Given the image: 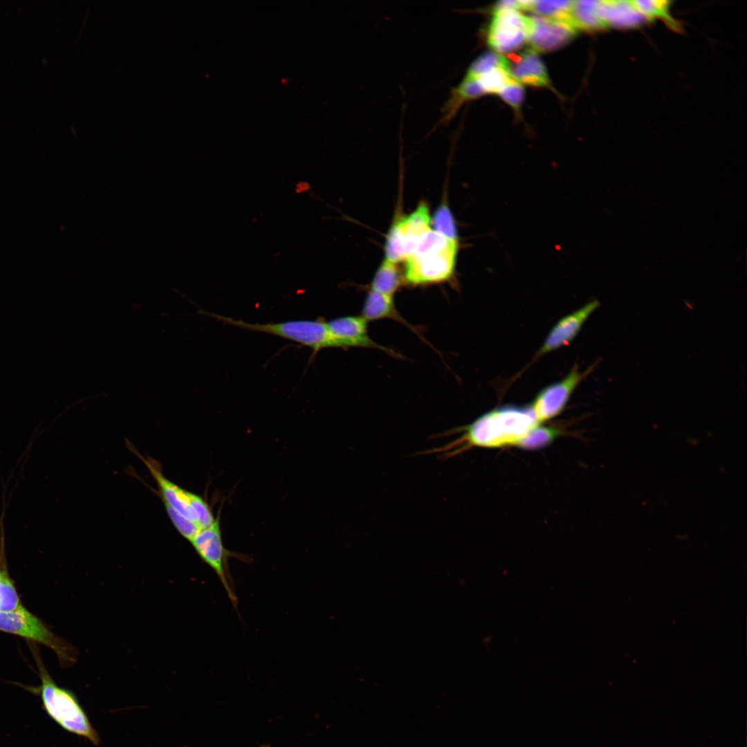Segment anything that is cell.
<instances>
[{
    "label": "cell",
    "instance_id": "obj_8",
    "mask_svg": "<svg viewBox=\"0 0 747 747\" xmlns=\"http://www.w3.org/2000/svg\"><path fill=\"white\" fill-rule=\"evenodd\" d=\"M431 229L428 206L421 202L409 214L399 217L394 222L385 241L391 248L402 252L406 259L418 238Z\"/></svg>",
    "mask_w": 747,
    "mask_h": 747
},
{
    "label": "cell",
    "instance_id": "obj_4",
    "mask_svg": "<svg viewBox=\"0 0 747 747\" xmlns=\"http://www.w3.org/2000/svg\"><path fill=\"white\" fill-rule=\"evenodd\" d=\"M190 542L201 559L215 572L232 606L237 609V598L233 589L228 561L231 557L241 559L244 562L249 559L243 555L232 553L224 546L219 513L210 526L201 529Z\"/></svg>",
    "mask_w": 747,
    "mask_h": 747
},
{
    "label": "cell",
    "instance_id": "obj_22",
    "mask_svg": "<svg viewBox=\"0 0 747 747\" xmlns=\"http://www.w3.org/2000/svg\"><path fill=\"white\" fill-rule=\"evenodd\" d=\"M504 67L508 68L507 57L498 53L486 52L472 62L467 70L466 75L478 77L492 68Z\"/></svg>",
    "mask_w": 747,
    "mask_h": 747
},
{
    "label": "cell",
    "instance_id": "obj_23",
    "mask_svg": "<svg viewBox=\"0 0 747 747\" xmlns=\"http://www.w3.org/2000/svg\"><path fill=\"white\" fill-rule=\"evenodd\" d=\"M474 78L477 80L485 93L497 94H498L502 88L512 80L508 72V68L504 67L492 68Z\"/></svg>",
    "mask_w": 747,
    "mask_h": 747
},
{
    "label": "cell",
    "instance_id": "obj_5",
    "mask_svg": "<svg viewBox=\"0 0 747 747\" xmlns=\"http://www.w3.org/2000/svg\"><path fill=\"white\" fill-rule=\"evenodd\" d=\"M0 630L39 643L52 649L64 664L75 659L74 649L55 636L35 616L23 606L11 611H0Z\"/></svg>",
    "mask_w": 747,
    "mask_h": 747
},
{
    "label": "cell",
    "instance_id": "obj_21",
    "mask_svg": "<svg viewBox=\"0 0 747 747\" xmlns=\"http://www.w3.org/2000/svg\"><path fill=\"white\" fill-rule=\"evenodd\" d=\"M574 1H533L531 8L538 15L569 21Z\"/></svg>",
    "mask_w": 747,
    "mask_h": 747
},
{
    "label": "cell",
    "instance_id": "obj_7",
    "mask_svg": "<svg viewBox=\"0 0 747 747\" xmlns=\"http://www.w3.org/2000/svg\"><path fill=\"white\" fill-rule=\"evenodd\" d=\"M530 17L519 10L496 7L488 30L489 46L499 53H511L528 41Z\"/></svg>",
    "mask_w": 747,
    "mask_h": 747
},
{
    "label": "cell",
    "instance_id": "obj_28",
    "mask_svg": "<svg viewBox=\"0 0 747 747\" xmlns=\"http://www.w3.org/2000/svg\"><path fill=\"white\" fill-rule=\"evenodd\" d=\"M2 578H3V572L2 573L0 572V584H1V581H2Z\"/></svg>",
    "mask_w": 747,
    "mask_h": 747
},
{
    "label": "cell",
    "instance_id": "obj_19",
    "mask_svg": "<svg viewBox=\"0 0 747 747\" xmlns=\"http://www.w3.org/2000/svg\"><path fill=\"white\" fill-rule=\"evenodd\" d=\"M634 8L645 19H658L665 22L670 28H679V23L670 14V5L668 1L647 0L631 1Z\"/></svg>",
    "mask_w": 747,
    "mask_h": 747
},
{
    "label": "cell",
    "instance_id": "obj_20",
    "mask_svg": "<svg viewBox=\"0 0 747 747\" xmlns=\"http://www.w3.org/2000/svg\"><path fill=\"white\" fill-rule=\"evenodd\" d=\"M431 228L447 239L459 242L458 231L454 216L446 204H441L431 216Z\"/></svg>",
    "mask_w": 747,
    "mask_h": 747
},
{
    "label": "cell",
    "instance_id": "obj_14",
    "mask_svg": "<svg viewBox=\"0 0 747 747\" xmlns=\"http://www.w3.org/2000/svg\"><path fill=\"white\" fill-rule=\"evenodd\" d=\"M507 59L509 74L515 81L535 86L550 85L546 67L537 52L532 48Z\"/></svg>",
    "mask_w": 747,
    "mask_h": 747
},
{
    "label": "cell",
    "instance_id": "obj_1",
    "mask_svg": "<svg viewBox=\"0 0 747 747\" xmlns=\"http://www.w3.org/2000/svg\"><path fill=\"white\" fill-rule=\"evenodd\" d=\"M537 425L531 407L505 406L483 414L471 424L434 434L430 439L462 435L438 448L416 454H438L441 460L448 459L472 446L498 447L519 443Z\"/></svg>",
    "mask_w": 747,
    "mask_h": 747
},
{
    "label": "cell",
    "instance_id": "obj_18",
    "mask_svg": "<svg viewBox=\"0 0 747 747\" xmlns=\"http://www.w3.org/2000/svg\"><path fill=\"white\" fill-rule=\"evenodd\" d=\"M400 284L401 275L396 264L385 259L374 276L370 290L393 296Z\"/></svg>",
    "mask_w": 747,
    "mask_h": 747
},
{
    "label": "cell",
    "instance_id": "obj_17",
    "mask_svg": "<svg viewBox=\"0 0 747 747\" xmlns=\"http://www.w3.org/2000/svg\"><path fill=\"white\" fill-rule=\"evenodd\" d=\"M597 1H574L569 21L577 28L597 30L607 28L598 14Z\"/></svg>",
    "mask_w": 747,
    "mask_h": 747
},
{
    "label": "cell",
    "instance_id": "obj_26",
    "mask_svg": "<svg viewBox=\"0 0 747 747\" xmlns=\"http://www.w3.org/2000/svg\"><path fill=\"white\" fill-rule=\"evenodd\" d=\"M558 431L555 428L535 426L521 442V445L527 448H535L544 445L555 437Z\"/></svg>",
    "mask_w": 747,
    "mask_h": 747
},
{
    "label": "cell",
    "instance_id": "obj_3",
    "mask_svg": "<svg viewBox=\"0 0 747 747\" xmlns=\"http://www.w3.org/2000/svg\"><path fill=\"white\" fill-rule=\"evenodd\" d=\"M201 313L230 325L270 334L308 347L313 349V355L324 348L335 347L327 322L321 320H290L278 323L259 324L249 323L205 311Z\"/></svg>",
    "mask_w": 747,
    "mask_h": 747
},
{
    "label": "cell",
    "instance_id": "obj_27",
    "mask_svg": "<svg viewBox=\"0 0 747 747\" xmlns=\"http://www.w3.org/2000/svg\"><path fill=\"white\" fill-rule=\"evenodd\" d=\"M498 94L506 103L518 111L524 99V89L521 84L512 79Z\"/></svg>",
    "mask_w": 747,
    "mask_h": 747
},
{
    "label": "cell",
    "instance_id": "obj_13",
    "mask_svg": "<svg viewBox=\"0 0 747 747\" xmlns=\"http://www.w3.org/2000/svg\"><path fill=\"white\" fill-rule=\"evenodd\" d=\"M142 461L156 481L163 503L196 524L193 503L196 494L185 490L166 478L151 460L143 459Z\"/></svg>",
    "mask_w": 747,
    "mask_h": 747
},
{
    "label": "cell",
    "instance_id": "obj_10",
    "mask_svg": "<svg viewBox=\"0 0 747 747\" xmlns=\"http://www.w3.org/2000/svg\"><path fill=\"white\" fill-rule=\"evenodd\" d=\"M582 378V373L575 366L562 380L543 389L531 406L537 422L548 420L559 414Z\"/></svg>",
    "mask_w": 747,
    "mask_h": 747
},
{
    "label": "cell",
    "instance_id": "obj_16",
    "mask_svg": "<svg viewBox=\"0 0 747 747\" xmlns=\"http://www.w3.org/2000/svg\"><path fill=\"white\" fill-rule=\"evenodd\" d=\"M361 316L367 322L382 318H391L405 324L419 335L416 329L399 314L396 308L393 296L370 290L366 296Z\"/></svg>",
    "mask_w": 747,
    "mask_h": 747
},
{
    "label": "cell",
    "instance_id": "obj_2",
    "mask_svg": "<svg viewBox=\"0 0 747 747\" xmlns=\"http://www.w3.org/2000/svg\"><path fill=\"white\" fill-rule=\"evenodd\" d=\"M39 674L42 685L39 694L48 716L65 730L98 746L100 736L75 694L57 685L42 667Z\"/></svg>",
    "mask_w": 747,
    "mask_h": 747
},
{
    "label": "cell",
    "instance_id": "obj_11",
    "mask_svg": "<svg viewBox=\"0 0 747 747\" xmlns=\"http://www.w3.org/2000/svg\"><path fill=\"white\" fill-rule=\"evenodd\" d=\"M367 322L362 316H344L327 322L335 347L374 348L383 351L394 357H401L400 354L378 344L369 336Z\"/></svg>",
    "mask_w": 747,
    "mask_h": 747
},
{
    "label": "cell",
    "instance_id": "obj_6",
    "mask_svg": "<svg viewBox=\"0 0 747 747\" xmlns=\"http://www.w3.org/2000/svg\"><path fill=\"white\" fill-rule=\"evenodd\" d=\"M459 243L412 254L405 259L403 277L413 286L439 283L454 275Z\"/></svg>",
    "mask_w": 747,
    "mask_h": 747
},
{
    "label": "cell",
    "instance_id": "obj_12",
    "mask_svg": "<svg viewBox=\"0 0 747 747\" xmlns=\"http://www.w3.org/2000/svg\"><path fill=\"white\" fill-rule=\"evenodd\" d=\"M598 306L597 300L591 301L559 320L549 332L537 355L546 354L569 344Z\"/></svg>",
    "mask_w": 747,
    "mask_h": 747
},
{
    "label": "cell",
    "instance_id": "obj_25",
    "mask_svg": "<svg viewBox=\"0 0 747 747\" xmlns=\"http://www.w3.org/2000/svg\"><path fill=\"white\" fill-rule=\"evenodd\" d=\"M167 513L174 527L178 533L187 540L190 542L201 529L194 522L185 518L172 507L164 504Z\"/></svg>",
    "mask_w": 747,
    "mask_h": 747
},
{
    "label": "cell",
    "instance_id": "obj_24",
    "mask_svg": "<svg viewBox=\"0 0 747 747\" xmlns=\"http://www.w3.org/2000/svg\"><path fill=\"white\" fill-rule=\"evenodd\" d=\"M21 605L17 591L7 575L3 572L0 584V611H11Z\"/></svg>",
    "mask_w": 747,
    "mask_h": 747
},
{
    "label": "cell",
    "instance_id": "obj_15",
    "mask_svg": "<svg viewBox=\"0 0 747 747\" xmlns=\"http://www.w3.org/2000/svg\"><path fill=\"white\" fill-rule=\"evenodd\" d=\"M596 9L607 28L634 26L644 19L631 1H597Z\"/></svg>",
    "mask_w": 747,
    "mask_h": 747
},
{
    "label": "cell",
    "instance_id": "obj_9",
    "mask_svg": "<svg viewBox=\"0 0 747 747\" xmlns=\"http://www.w3.org/2000/svg\"><path fill=\"white\" fill-rule=\"evenodd\" d=\"M530 33L528 42L537 52L556 50L575 37L578 29L566 19L529 16Z\"/></svg>",
    "mask_w": 747,
    "mask_h": 747
}]
</instances>
